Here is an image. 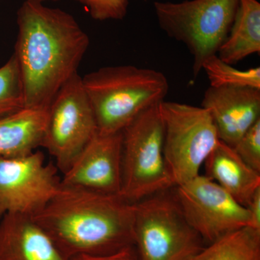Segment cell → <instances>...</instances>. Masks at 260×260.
Instances as JSON below:
<instances>
[{
    "label": "cell",
    "instance_id": "cell-1",
    "mask_svg": "<svg viewBox=\"0 0 260 260\" xmlns=\"http://www.w3.org/2000/svg\"><path fill=\"white\" fill-rule=\"evenodd\" d=\"M13 54L23 84L25 108H48L61 87L78 73L90 46L73 15L25 0L17 11Z\"/></svg>",
    "mask_w": 260,
    "mask_h": 260
},
{
    "label": "cell",
    "instance_id": "cell-2",
    "mask_svg": "<svg viewBox=\"0 0 260 260\" xmlns=\"http://www.w3.org/2000/svg\"><path fill=\"white\" fill-rule=\"evenodd\" d=\"M134 203L120 195L61 185L32 217L68 256L104 255L134 246Z\"/></svg>",
    "mask_w": 260,
    "mask_h": 260
},
{
    "label": "cell",
    "instance_id": "cell-3",
    "mask_svg": "<svg viewBox=\"0 0 260 260\" xmlns=\"http://www.w3.org/2000/svg\"><path fill=\"white\" fill-rule=\"evenodd\" d=\"M100 134L122 131L145 109L164 101L169 84L161 72L133 65L104 67L82 77Z\"/></svg>",
    "mask_w": 260,
    "mask_h": 260
},
{
    "label": "cell",
    "instance_id": "cell-4",
    "mask_svg": "<svg viewBox=\"0 0 260 260\" xmlns=\"http://www.w3.org/2000/svg\"><path fill=\"white\" fill-rule=\"evenodd\" d=\"M173 188L134 203L133 235L139 260H189L205 246Z\"/></svg>",
    "mask_w": 260,
    "mask_h": 260
},
{
    "label": "cell",
    "instance_id": "cell-5",
    "mask_svg": "<svg viewBox=\"0 0 260 260\" xmlns=\"http://www.w3.org/2000/svg\"><path fill=\"white\" fill-rule=\"evenodd\" d=\"M239 0H186L155 2V15L168 37L182 43L193 57L192 73L198 77L207 59L216 55L230 32Z\"/></svg>",
    "mask_w": 260,
    "mask_h": 260
},
{
    "label": "cell",
    "instance_id": "cell-6",
    "mask_svg": "<svg viewBox=\"0 0 260 260\" xmlns=\"http://www.w3.org/2000/svg\"><path fill=\"white\" fill-rule=\"evenodd\" d=\"M160 104L145 109L121 131L122 179L119 195L129 203L175 186L164 157Z\"/></svg>",
    "mask_w": 260,
    "mask_h": 260
},
{
    "label": "cell",
    "instance_id": "cell-7",
    "mask_svg": "<svg viewBox=\"0 0 260 260\" xmlns=\"http://www.w3.org/2000/svg\"><path fill=\"white\" fill-rule=\"evenodd\" d=\"M160 111L164 157L177 186L200 175V169L220 139L213 119L204 108L162 101Z\"/></svg>",
    "mask_w": 260,
    "mask_h": 260
},
{
    "label": "cell",
    "instance_id": "cell-8",
    "mask_svg": "<svg viewBox=\"0 0 260 260\" xmlns=\"http://www.w3.org/2000/svg\"><path fill=\"white\" fill-rule=\"evenodd\" d=\"M98 133L93 109L82 77L75 74L56 94L48 107L42 145L55 158L64 174Z\"/></svg>",
    "mask_w": 260,
    "mask_h": 260
},
{
    "label": "cell",
    "instance_id": "cell-9",
    "mask_svg": "<svg viewBox=\"0 0 260 260\" xmlns=\"http://www.w3.org/2000/svg\"><path fill=\"white\" fill-rule=\"evenodd\" d=\"M173 191L186 220L205 244L250 226L245 207L206 176H197Z\"/></svg>",
    "mask_w": 260,
    "mask_h": 260
},
{
    "label": "cell",
    "instance_id": "cell-10",
    "mask_svg": "<svg viewBox=\"0 0 260 260\" xmlns=\"http://www.w3.org/2000/svg\"><path fill=\"white\" fill-rule=\"evenodd\" d=\"M57 172L40 151L0 157V219L6 214L34 217L42 211L60 187Z\"/></svg>",
    "mask_w": 260,
    "mask_h": 260
},
{
    "label": "cell",
    "instance_id": "cell-11",
    "mask_svg": "<svg viewBox=\"0 0 260 260\" xmlns=\"http://www.w3.org/2000/svg\"><path fill=\"white\" fill-rule=\"evenodd\" d=\"M122 179V133H98L63 174L61 185L119 195Z\"/></svg>",
    "mask_w": 260,
    "mask_h": 260
},
{
    "label": "cell",
    "instance_id": "cell-12",
    "mask_svg": "<svg viewBox=\"0 0 260 260\" xmlns=\"http://www.w3.org/2000/svg\"><path fill=\"white\" fill-rule=\"evenodd\" d=\"M202 107L211 116L219 139L233 148L260 119V89L210 86Z\"/></svg>",
    "mask_w": 260,
    "mask_h": 260
},
{
    "label": "cell",
    "instance_id": "cell-13",
    "mask_svg": "<svg viewBox=\"0 0 260 260\" xmlns=\"http://www.w3.org/2000/svg\"><path fill=\"white\" fill-rule=\"evenodd\" d=\"M30 216L6 214L0 219V260H69Z\"/></svg>",
    "mask_w": 260,
    "mask_h": 260
},
{
    "label": "cell",
    "instance_id": "cell-14",
    "mask_svg": "<svg viewBox=\"0 0 260 260\" xmlns=\"http://www.w3.org/2000/svg\"><path fill=\"white\" fill-rule=\"evenodd\" d=\"M206 177L246 207L260 189V173L243 161L232 147L221 140L204 164Z\"/></svg>",
    "mask_w": 260,
    "mask_h": 260
},
{
    "label": "cell",
    "instance_id": "cell-15",
    "mask_svg": "<svg viewBox=\"0 0 260 260\" xmlns=\"http://www.w3.org/2000/svg\"><path fill=\"white\" fill-rule=\"evenodd\" d=\"M48 108H24L0 118V157L16 158L42 145Z\"/></svg>",
    "mask_w": 260,
    "mask_h": 260
},
{
    "label": "cell",
    "instance_id": "cell-16",
    "mask_svg": "<svg viewBox=\"0 0 260 260\" xmlns=\"http://www.w3.org/2000/svg\"><path fill=\"white\" fill-rule=\"evenodd\" d=\"M259 52L260 3L257 0H239L232 28L217 55L234 65Z\"/></svg>",
    "mask_w": 260,
    "mask_h": 260
},
{
    "label": "cell",
    "instance_id": "cell-17",
    "mask_svg": "<svg viewBox=\"0 0 260 260\" xmlns=\"http://www.w3.org/2000/svg\"><path fill=\"white\" fill-rule=\"evenodd\" d=\"M189 260H260V231L247 226L229 233Z\"/></svg>",
    "mask_w": 260,
    "mask_h": 260
},
{
    "label": "cell",
    "instance_id": "cell-18",
    "mask_svg": "<svg viewBox=\"0 0 260 260\" xmlns=\"http://www.w3.org/2000/svg\"><path fill=\"white\" fill-rule=\"evenodd\" d=\"M211 87H250L260 89V68L246 70L237 69L232 64L222 61L218 55H213L203 62Z\"/></svg>",
    "mask_w": 260,
    "mask_h": 260
},
{
    "label": "cell",
    "instance_id": "cell-19",
    "mask_svg": "<svg viewBox=\"0 0 260 260\" xmlns=\"http://www.w3.org/2000/svg\"><path fill=\"white\" fill-rule=\"evenodd\" d=\"M24 108L23 84L18 61L13 54L0 67V118Z\"/></svg>",
    "mask_w": 260,
    "mask_h": 260
},
{
    "label": "cell",
    "instance_id": "cell-20",
    "mask_svg": "<svg viewBox=\"0 0 260 260\" xmlns=\"http://www.w3.org/2000/svg\"><path fill=\"white\" fill-rule=\"evenodd\" d=\"M83 5L91 18L99 21L120 20L127 13L129 0H74Z\"/></svg>",
    "mask_w": 260,
    "mask_h": 260
},
{
    "label": "cell",
    "instance_id": "cell-21",
    "mask_svg": "<svg viewBox=\"0 0 260 260\" xmlns=\"http://www.w3.org/2000/svg\"><path fill=\"white\" fill-rule=\"evenodd\" d=\"M243 161L260 173V119L233 147Z\"/></svg>",
    "mask_w": 260,
    "mask_h": 260
},
{
    "label": "cell",
    "instance_id": "cell-22",
    "mask_svg": "<svg viewBox=\"0 0 260 260\" xmlns=\"http://www.w3.org/2000/svg\"><path fill=\"white\" fill-rule=\"evenodd\" d=\"M69 260H139V258L135 246H130L114 254L104 255L79 254L72 256Z\"/></svg>",
    "mask_w": 260,
    "mask_h": 260
},
{
    "label": "cell",
    "instance_id": "cell-23",
    "mask_svg": "<svg viewBox=\"0 0 260 260\" xmlns=\"http://www.w3.org/2000/svg\"><path fill=\"white\" fill-rule=\"evenodd\" d=\"M250 219V226L260 231V189L254 193L245 207Z\"/></svg>",
    "mask_w": 260,
    "mask_h": 260
},
{
    "label": "cell",
    "instance_id": "cell-24",
    "mask_svg": "<svg viewBox=\"0 0 260 260\" xmlns=\"http://www.w3.org/2000/svg\"><path fill=\"white\" fill-rule=\"evenodd\" d=\"M27 1L38 2V3H47V2H58L59 0H27Z\"/></svg>",
    "mask_w": 260,
    "mask_h": 260
},
{
    "label": "cell",
    "instance_id": "cell-25",
    "mask_svg": "<svg viewBox=\"0 0 260 260\" xmlns=\"http://www.w3.org/2000/svg\"><path fill=\"white\" fill-rule=\"evenodd\" d=\"M144 1H147V0H144Z\"/></svg>",
    "mask_w": 260,
    "mask_h": 260
}]
</instances>
